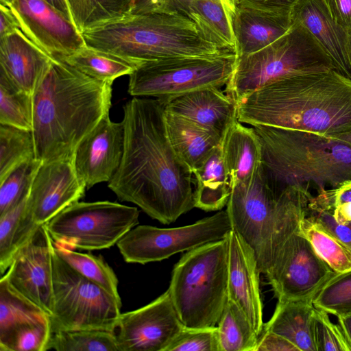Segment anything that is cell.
<instances>
[{"instance_id":"obj_20","label":"cell","mask_w":351,"mask_h":351,"mask_svg":"<svg viewBox=\"0 0 351 351\" xmlns=\"http://www.w3.org/2000/svg\"><path fill=\"white\" fill-rule=\"evenodd\" d=\"M159 100L166 112L193 121L221 137L237 119L236 102L218 87L199 88Z\"/></svg>"},{"instance_id":"obj_47","label":"cell","mask_w":351,"mask_h":351,"mask_svg":"<svg viewBox=\"0 0 351 351\" xmlns=\"http://www.w3.org/2000/svg\"><path fill=\"white\" fill-rule=\"evenodd\" d=\"M333 20L351 33V0H322Z\"/></svg>"},{"instance_id":"obj_26","label":"cell","mask_w":351,"mask_h":351,"mask_svg":"<svg viewBox=\"0 0 351 351\" xmlns=\"http://www.w3.org/2000/svg\"><path fill=\"white\" fill-rule=\"evenodd\" d=\"M51 321V315L0 280V351H9L14 337L29 328Z\"/></svg>"},{"instance_id":"obj_11","label":"cell","mask_w":351,"mask_h":351,"mask_svg":"<svg viewBox=\"0 0 351 351\" xmlns=\"http://www.w3.org/2000/svg\"><path fill=\"white\" fill-rule=\"evenodd\" d=\"M136 207L110 201L76 202L47 223L55 245L72 250L110 248L138 223Z\"/></svg>"},{"instance_id":"obj_4","label":"cell","mask_w":351,"mask_h":351,"mask_svg":"<svg viewBox=\"0 0 351 351\" xmlns=\"http://www.w3.org/2000/svg\"><path fill=\"white\" fill-rule=\"evenodd\" d=\"M263 146L262 173L277 195L312 182L317 190L351 180V145L310 132L252 126Z\"/></svg>"},{"instance_id":"obj_44","label":"cell","mask_w":351,"mask_h":351,"mask_svg":"<svg viewBox=\"0 0 351 351\" xmlns=\"http://www.w3.org/2000/svg\"><path fill=\"white\" fill-rule=\"evenodd\" d=\"M306 216L322 226L351 248V221L345 223L336 222L329 208L313 195L309 200Z\"/></svg>"},{"instance_id":"obj_21","label":"cell","mask_w":351,"mask_h":351,"mask_svg":"<svg viewBox=\"0 0 351 351\" xmlns=\"http://www.w3.org/2000/svg\"><path fill=\"white\" fill-rule=\"evenodd\" d=\"M53 60L20 29L0 38V71L18 88L31 96Z\"/></svg>"},{"instance_id":"obj_16","label":"cell","mask_w":351,"mask_h":351,"mask_svg":"<svg viewBox=\"0 0 351 351\" xmlns=\"http://www.w3.org/2000/svg\"><path fill=\"white\" fill-rule=\"evenodd\" d=\"M8 8L24 34L55 60L86 45L73 23L43 0H16Z\"/></svg>"},{"instance_id":"obj_35","label":"cell","mask_w":351,"mask_h":351,"mask_svg":"<svg viewBox=\"0 0 351 351\" xmlns=\"http://www.w3.org/2000/svg\"><path fill=\"white\" fill-rule=\"evenodd\" d=\"M53 245L56 252L73 270L121 300L117 277L101 256L77 252L66 247Z\"/></svg>"},{"instance_id":"obj_13","label":"cell","mask_w":351,"mask_h":351,"mask_svg":"<svg viewBox=\"0 0 351 351\" xmlns=\"http://www.w3.org/2000/svg\"><path fill=\"white\" fill-rule=\"evenodd\" d=\"M298 230L285 241L265 274L278 300H313L336 273Z\"/></svg>"},{"instance_id":"obj_34","label":"cell","mask_w":351,"mask_h":351,"mask_svg":"<svg viewBox=\"0 0 351 351\" xmlns=\"http://www.w3.org/2000/svg\"><path fill=\"white\" fill-rule=\"evenodd\" d=\"M298 232L335 272L351 269V248L322 226L306 216L300 223Z\"/></svg>"},{"instance_id":"obj_38","label":"cell","mask_w":351,"mask_h":351,"mask_svg":"<svg viewBox=\"0 0 351 351\" xmlns=\"http://www.w3.org/2000/svg\"><path fill=\"white\" fill-rule=\"evenodd\" d=\"M56 351H119L114 332L64 330L52 333L48 349Z\"/></svg>"},{"instance_id":"obj_5","label":"cell","mask_w":351,"mask_h":351,"mask_svg":"<svg viewBox=\"0 0 351 351\" xmlns=\"http://www.w3.org/2000/svg\"><path fill=\"white\" fill-rule=\"evenodd\" d=\"M311 197L308 185L287 186L276 195L261 169L251 183L232 186L226 211L261 273L268 271L283 244L299 230Z\"/></svg>"},{"instance_id":"obj_17","label":"cell","mask_w":351,"mask_h":351,"mask_svg":"<svg viewBox=\"0 0 351 351\" xmlns=\"http://www.w3.org/2000/svg\"><path fill=\"white\" fill-rule=\"evenodd\" d=\"M86 189L73 157L43 162L32 181L25 214L36 226L45 224L82 198Z\"/></svg>"},{"instance_id":"obj_25","label":"cell","mask_w":351,"mask_h":351,"mask_svg":"<svg viewBox=\"0 0 351 351\" xmlns=\"http://www.w3.org/2000/svg\"><path fill=\"white\" fill-rule=\"evenodd\" d=\"M237 0H184L182 14L192 21L208 42L234 51L232 21Z\"/></svg>"},{"instance_id":"obj_1","label":"cell","mask_w":351,"mask_h":351,"mask_svg":"<svg viewBox=\"0 0 351 351\" xmlns=\"http://www.w3.org/2000/svg\"><path fill=\"white\" fill-rule=\"evenodd\" d=\"M125 145L108 187L164 224L194 208L193 171L173 149L158 99L134 97L123 106Z\"/></svg>"},{"instance_id":"obj_46","label":"cell","mask_w":351,"mask_h":351,"mask_svg":"<svg viewBox=\"0 0 351 351\" xmlns=\"http://www.w3.org/2000/svg\"><path fill=\"white\" fill-rule=\"evenodd\" d=\"M256 351H300L287 339L273 332L263 330Z\"/></svg>"},{"instance_id":"obj_22","label":"cell","mask_w":351,"mask_h":351,"mask_svg":"<svg viewBox=\"0 0 351 351\" xmlns=\"http://www.w3.org/2000/svg\"><path fill=\"white\" fill-rule=\"evenodd\" d=\"M291 17L309 31L330 59L334 69L351 79L350 33L333 20L323 1L300 0Z\"/></svg>"},{"instance_id":"obj_27","label":"cell","mask_w":351,"mask_h":351,"mask_svg":"<svg viewBox=\"0 0 351 351\" xmlns=\"http://www.w3.org/2000/svg\"><path fill=\"white\" fill-rule=\"evenodd\" d=\"M165 120L173 149L192 171L221 145L220 135L193 121L166 111Z\"/></svg>"},{"instance_id":"obj_32","label":"cell","mask_w":351,"mask_h":351,"mask_svg":"<svg viewBox=\"0 0 351 351\" xmlns=\"http://www.w3.org/2000/svg\"><path fill=\"white\" fill-rule=\"evenodd\" d=\"M71 20L82 34L130 14L133 0H66Z\"/></svg>"},{"instance_id":"obj_49","label":"cell","mask_w":351,"mask_h":351,"mask_svg":"<svg viewBox=\"0 0 351 351\" xmlns=\"http://www.w3.org/2000/svg\"><path fill=\"white\" fill-rule=\"evenodd\" d=\"M0 38L20 29L10 8L1 4H0Z\"/></svg>"},{"instance_id":"obj_24","label":"cell","mask_w":351,"mask_h":351,"mask_svg":"<svg viewBox=\"0 0 351 351\" xmlns=\"http://www.w3.org/2000/svg\"><path fill=\"white\" fill-rule=\"evenodd\" d=\"M221 149L232 186L255 179L262 167L263 146L253 127L236 119L223 134Z\"/></svg>"},{"instance_id":"obj_53","label":"cell","mask_w":351,"mask_h":351,"mask_svg":"<svg viewBox=\"0 0 351 351\" xmlns=\"http://www.w3.org/2000/svg\"><path fill=\"white\" fill-rule=\"evenodd\" d=\"M16 0H0V4L10 7L14 3Z\"/></svg>"},{"instance_id":"obj_50","label":"cell","mask_w":351,"mask_h":351,"mask_svg":"<svg viewBox=\"0 0 351 351\" xmlns=\"http://www.w3.org/2000/svg\"><path fill=\"white\" fill-rule=\"evenodd\" d=\"M338 324L341 328L351 349V313L338 317Z\"/></svg>"},{"instance_id":"obj_18","label":"cell","mask_w":351,"mask_h":351,"mask_svg":"<svg viewBox=\"0 0 351 351\" xmlns=\"http://www.w3.org/2000/svg\"><path fill=\"white\" fill-rule=\"evenodd\" d=\"M123 121L115 123L106 114L77 145L74 166L86 189L109 182L119 169L124 152Z\"/></svg>"},{"instance_id":"obj_33","label":"cell","mask_w":351,"mask_h":351,"mask_svg":"<svg viewBox=\"0 0 351 351\" xmlns=\"http://www.w3.org/2000/svg\"><path fill=\"white\" fill-rule=\"evenodd\" d=\"M219 351H256L258 336L244 311L228 299L217 323Z\"/></svg>"},{"instance_id":"obj_10","label":"cell","mask_w":351,"mask_h":351,"mask_svg":"<svg viewBox=\"0 0 351 351\" xmlns=\"http://www.w3.org/2000/svg\"><path fill=\"white\" fill-rule=\"evenodd\" d=\"M236 60L235 52L228 51L146 62L129 75L128 93L163 99L199 88H221L229 82Z\"/></svg>"},{"instance_id":"obj_40","label":"cell","mask_w":351,"mask_h":351,"mask_svg":"<svg viewBox=\"0 0 351 351\" xmlns=\"http://www.w3.org/2000/svg\"><path fill=\"white\" fill-rule=\"evenodd\" d=\"M41 163L36 158L28 160L0 180V215L29 195L32 181Z\"/></svg>"},{"instance_id":"obj_12","label":"cell","mask_w":351,"mask_h":351,"mask_svg":"<svg viewBox=\"0 0 351 351\" xmlns=\"http://www.w3.org/2000/svg\"><path fill=\"white\" fill-rule=\"evenodd\" d=\"M232 230L226 210L181 227L137 226L129 230L117 245L125 262L145 264L223 239Z\"/></svg>"},{"instance_id":"obj_8","label":"cell","mask_w":351,"mask_h":351,"mask_svg":"<svg viewBox=\"0 0 351 351\" xmlns=\"http://www.w3.org/2000/svg\"><path fill=\"white\" fill-rule=\"evenodd\" d=\"M255 53L237 57L226 93L237 104L247 95L282 77L334 69L322 47L301 23Z\"/></svg>"},{"instance_id":"obj_3","label":"cell","mask_w":351,"mask_h":351,"mask_svg":"<svg viewBox=\"0 0 351 351\" xmlns=\"http://www.w3.org/2000/svg\"><path fill=\"white\" fill-rule=\"evenodd\" d=\"M112 84L53 60L32 96L35 158H72L80 143L111 107Z\"/></svg>"},{"instance_id":"obj_52","label":"cell","mask_w":351,"mask_h":351,"mask_svg":"<svg viewBox=\"0 0 351 351\" xmlns=\"http://www.w3.org/2000/svg\"><path fill=\"white\" fill-rule=\"evenodd\" d=\"M339 141H343L350 145H351V130H348L334 136H330Z\"/></svg>"},{"instance_id":"obj_29","label":"cell","mask_w":351,"mask_h":351,"mask_svg":"<svg viewBox=\"0 0 351 351\" xmlns=\"http://www.w3.org/2000/svg\"><path fill=\"white\" fill-rule=\"evenodd\" d=\"M194 206L206 211L221 210L227 205L232 185L221 149L215 148L193 171Z\"/></svg>"},{"instance_id":"obj_19","label":"cell","mask_w":351,"mask_h":351,"mask_svg":"<svg viewBox=\"0 0 351 351\" xmlns=\"http://www.w3.org/2000/svg\"><path fill=\"white\" fill-rule=\"evenodd\" d=\"M228 240V299L244 311L259 337L264 325L259 288L261 272L252 250L233 229Z\"/></svg>"},{"instance_id":"obj_6","label":"cell","mask_w":351,"mask_h":351,"mask_svg":"<svg viewBox=\"0 0 351 351\" xmlns=\"http://www.w3.org/2000/svg\"><path fill=\"white\" fill-rule=\"evenodd\" d=\"M92 47L122 58L137 67L163 59L213 56L232 51L206 40L182 14H132L82 34Z\"/></svg>"},{"instance_id":"obj_23","label":"cell","mask_w":351,"mask_h":351,"mask_svg":"<svg viewBox=\"0 0 351 351\" xmlns=\"http://www.w3.org/2000/svg\"><path fill=\"white\" fill-rule=\"evenodd\" d=\"M292 24L291 13L270 12L237 4L232 21L237 57L267 47L285 35Z\"/></svg>"},{"instance_id":"obj_30","label":"cell","mask_w":351,"mask_h":351,"mask_svg":"<svg viewBox=\"0 0 351 351\" xmlns=\"http://www.w3.org/2000/svg\"><path fill=\"white\" fill-rule=\"evenodd\" d=\"M63 61L84 74L110 84L121 76L130 75L137 68L122 58L86 44Z\"/></svg>"},{"instance_id":"obj_31","label":"cell","mask_w":351,"mask_h":351,"mask_svg":"<svg viewBox=\"0 0 351 351\" xmlns=\"http://www.w3.org/2000/svg\"><path fill=\"white\" fill-rule=\"evenodd\" d=\"M28 195L0 215V271L6 272L15 254L40 226L25 215Z\"/></svg>"},{"instance_id":"obj_45","label":"cell","mask_w":351,"mask_h":351,"mask_svg":"<svg viewBox=\"0 0 351 351\" xmlns=\"http://www.w3.org/2000/svg\"><path fill=\"white\" fill-rule=\"evenodd\" d=\"M184 0H133L132 14H182Z\"/></svg>"},{"instance_id":"obj_9","label":"cell","mask_w":351,"mask_h":351,"mask_svg":"<svg viewBox=\"0 0 351 351\" xmlns=\"http://www.w3.org/2000/svg\"><path fill=\"white\" fill-rule=\"evenodd\" d=\"M52 332L104 330L114 332L121 300L84 278L53 252Z\"/></svg>"},{"instance_id":"obj_15","label":"cell","mask_w":351,"mask_h":351,"mask_svg":"<svg viewBox=\"0 0 351 351\" xmlns=\"http://www.w3.org/2000/svg\"><path fill=\"white\" fill-rule=\"evenodd\" d=\"M53 247L46 225L40 226L2 275L14 289L50 315L53 303Z\"/></svg>"},{"instance_id":"obj_54","label":"cell","mask_w":351,"mask_h":351,"mask_svg":"<svg viewBox=\"0 0 351 351\" xmlns=\"http://www.w3.org/2000/svg\"><path fill=\"white\" fill-rule=\"evenodd\" d=\"M348 52H349L350 62V64H351V33L349 34Z\"/></svg>"},{"instance_id":"obj_51","label":"cell","mask_w":351,"mask_h":351,"mask_svg":"<svg viewBox=\"0 0 351 351\" xmlns=\"http://www.w3.org/2000/svg\"><path fill=\"white\" fill-rule=\"evenodd\" d=\"M60 12L71 21V16L66 0H43Z\"/></svg>"},{"instance_id":"obj_2","label":"cell","mask_w":351,"mask_h":351,"mask_svg":"<svg viewBox=\"0 0 351 351\" xmlns=\"http://www.w3.org/2000/svg\"><path fill=\"white\" fill-rule=\"evenodd\" d=\"M237 119L327 136L351 130V79L335 69L282 77L245 96Z\"/></svg>"},{"instance_id":"obj_48","label":"cell","mask_w":351,"mask_h":351,"mask_svg":"<svg viewBox=\"0 0 351 351\" xmlns=\"http://www.w3.org/2000/svg\"><path fill=\"white\" fill-rule=\"evenodd\" d=\"M300 0H237V4L259 10L291 13L294 5Z\"/></svg>"},{"instance_id":"obj_36","label":"cell","mask_w":351,"mask_h":351,"mask_svg":"<svg viewBox=\"0 0 351 351\" xmlns=\"http://www.w3.org/2000/svg\"><path fill=\"white\" fill-rule=\"evenodd\" d=\"M0 124L32 130V96L12 83L0 71Z\"/></svg>"},{"instance_id":"obj_28","label":"cell","mask_w":351,"mask_h":351,"mask_svg":"<svg viewBox=\"0 0 351 351\" xmlns=\"http://www.w3.org/2000/svg\"><path fill=\"white\" fill-rule=\"evenodd\" d=\"M314 308L313 299L278 300L274 314L263 325V330L284 337L300 351H316L311 331Z\"/></svg>"},{"instance_id":"obj_14","label":"cell","mask_w":351,"mask_h":351,"mask_svg":"<svg viewBox=\"0 0 351 351\" xmlns=\"http://www.w3.org/2000/svg\"><path fill=\"white\" fill-rule=\"evenodd\" d=\"M184 327L167 289L148 304L121 313L114 334L119 351H166Z\"/></svg>"},{"instance_id":"obj_7","label":"cell","mask_w":351,"mask_h":351,"mask_svg":"<svg viewBox=\"0 0 351 351\" xmlns=\"http://www.w3.org/2000/svg\"><path fill=\"white\" fill-rule=\"evenodd\" d=\"M228 240L187 251L174 265L169 291L186 328L213 327L228 299Z\"/></svg>"},{"instance_id":"obj_42","label":"cell","mask_w":351,"mask_h":351,"mask_svg":"<svg viewBox=\"0 0 351 351\" xmlns=\"http://www.w3.org/2000/svg\"><path fill=\"white\" fill-rule=\"evenodd\" d=\"M166 351H219L217 327H184Z\"/></svg>"},{"instance_id":"obj_37","label":"cell","mask_w":351,"mask_h":351,"mask_svg":"<svg viewBox=\"0 0 351 351\" xmlns=\"http://www.w3.org/2000/svg\"><path fill=\"white\" fill-rule=\"evenodd\" d=\"M35 158L32 131L0 124V180L18 166Z\"/></svg>"},{"instance_id":"obj_39","label":"cell","mask_w":351,"mask_h":351,"mask_svg":"<svg viewBox=\"0 0 351 351\" xmlns=\"http://www.w3.org/2000/svg\"><path fill=\"white\" fill-rule=\"evenodd\" d=\"M313 303L337 317L351 313V269L335 273L319 290Z\"/></svg>"},{"instance_id":"obj_41","label":"cell","mask_w":351,"mask_h":351,"mask_svg":"<svg viewBox=\"0 0 351 351\" xmlns=\"http://www.w3.org/2000/svg\"><path fill=\"white\" fill-rule=\"evenodd\" d=\"M311 331L316 351H351L339 325L331 322L326 311L315 307Z\"/></svg>"},{"instance_id":"obj_43","label":"cell","mask_w":351,"mask_h":351,"mask_svg":"<svg viewBox=\"0 0 351 351\" xmlns=\"http://www.w3.org/2000/svg\"><path fill=\"white\" fill-rule=\"evenodd\" d=\"M315 197L329 208L336 222L351 221V180L335 187L317 190Z\"/></svg>"}]
</instances>
